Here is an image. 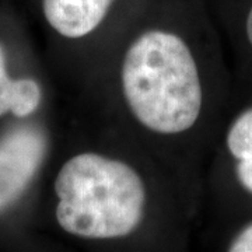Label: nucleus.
I'll list each match as a JSON object with an SVG mask.
<instances>
[{
	"label": "nucleus",
	"mask_w": 252,
	"mask_h": 252,
	"mask_svg": "<svg viewBox=\"0 0 252 252\" xmlns=\"http://www.w3.org/2000/svg\"><path fill=\"white\" fill-rule=\"evenodd\" d=\"M121 90L136 122L156 135L187 133L203 107L195 55L170 30H146L129 44L121 63Z\"/></svg>",
	"instance_id": "obj_1"
},
{
	"label": "nucleus",
	"mask_w": 252,
	"mask_h": 252,
	"mask_svg": "<svg viewBox=\"0 0 252 252\" xmlns=\"http://www.w3.org/2000/svg\"><path fill=\"white\" fill-rule=\"evenodd\" d=\"M54 188L58 224L77 238H125L143 221L146 184L124 160L95 152L74 154L59 170Z\"/></svg>",
	"instance_id": "obj_2"
},
{
	"label": "nucleus",
	"mask_w": 252,
	"mask_h": 252,
	"mask_svg": "<svg viewBox=\"0 0 252 252\" xmlns=\"http://www.w3.org/2000/svg\"><path fill=\"white\" fill-rule=\"evenodd\" d=\"M45 137L34 127H18L0 140V212L27 188L45 154Z\"/></svg>",
	"instance_id": "obj_3"
},
{
	"label": "nucleus",
	"mask_w": 252,
	"mask_h": 252,
	"mask_svg": "<svg viewBox=\"0 0 252 252\" xmlns=\"http://www.w3.org/2000/svg\"><path fill=\"white\" fill-rule=\"evenodd\" d=\"M115 0H42L46 21L58 34L80 39L102 24Z\"/></svg>",
	"instance_id": "obj_4"
},
{
	"label": "nucleus",
	"mask_w": 252,
	"mask_h": 252,
	"mask_svg": "<svg viewBox=\"0 0 252 252\" xmlns=\"http://www.w3.org/2000/svg\"><path fill=\"white\" fill-rule=\"evenodd\" d=\"M42 91L32 79L13 80L6 70L4 51L0 45V117L11 112L26 118L35 112L41 104Z\"/></svg>",
	"instance_id": "obj_5"
},
{
	"label": "nucleus",
	"mask_w": 252,
	"mask_h": 252,
	"mask_svg": "<svg viewBox=\"0 0 252 252\" xmlns=\"http://www.w3.org/2000/svg\"><path fill=\"white\" fill-rule=\"evenodd\" d=\"M227 149L235 160V174L244 189L252 193V108L235 118L227 132Z\"/></svg>",
	"instance_id": "obj_6"
},
{
	"label": "nucleus",
	"mask_w": 252,
	"mask_h": 252,
	"mask_svg": "<svg viewBox=\"0 0 252 252\" xmlns=\"http://www.w3.org/2000/svg\"><path fill=\"white\" fill-rule=\"evenodd\" d=\"M228 251L252 252V223L235 235L228 245Z\"/></svg>",
	"instance_id": "obj_7"
},
{
	"label": "nucleus",
	"mask_w": 252,
	"mask_h": 252,
	"mask_svg": "<svg viewBox=\"0 0 252 252\" xmlns=\"http://www.w3.org/2000/svg\"><path fill=\"white\" fill-rule=\"evenodd\" d=\"M245 31H247V38H248V42L252 46V6L250 11H248V16H247V21H245Z\"/></svg>",
	"instance_id": "obj_8"
}]
</instances>
